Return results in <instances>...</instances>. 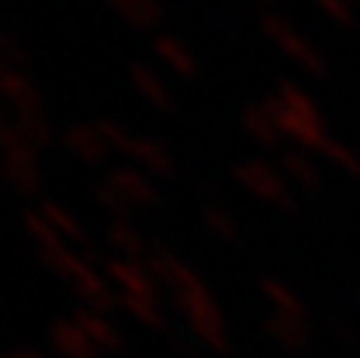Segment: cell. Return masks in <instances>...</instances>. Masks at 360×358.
<instances>
[{"mask_svg": "<svg viewBox=\"0 0 360 358\" xmlns=\"http://www.w3.org/2000/svg\"><path fill=\"white\" fill-rule=\"evenodd\" d=\"M152 48H155V54L162 57L171 70H177L180 76H193V73H196V61H193V54L177 42V38L155 35V38H152Z\"/></svg>", "mask_w": 360, "mask_h": 358, "instance_id": "9", "label": "cell"}, {"mask_svg": "<svg viewBox=\"0 0 360 358\" xmlns=\"http://www.w3.org/2000/svg\"><path fill=\"white\" fill-rule=\"evenodd\" d=\"M259 25H262V32H266V35L272 38V42L278 44L288 57H294V61H297L304 70H310L313 76H323L326 73V61L316 54V48H313L307 38H300L281 16H275V13H262Z\"/></svg>", "mask_w": 360, "mask_h": 358, "instance_id": "2", "label": "cell"}, {"mask_svg": "<svg viewBox=\"0 0 360 358\" xmlns=\"http://www.w3.org/2000/svg\"><path fill=\"white\" fill-rule=\"evenodd\" d=\"M130 80H133V86L143 92V99L146 101H152L155 108H168L171 105V99H168V89H165V82L155 76V70H149L146 63H130Z\"/></svg>", "mask_w": 360, "mask_h": 358, "instance_id": "11", "label": "cell"}, {"mask_svg": "<svg viewBox=\"0 0 360 358\" xmlns=\"http://www.w3.org/2000/svg\"><path fill=\"white\" fill-rule=\"evenodd\" d=\"M278 99L285 101L291 111L304 114V118H313V121H323V114H319V108L313 105V99L304 92V89H297L291 80H281L278 82Z\"/></svg>", "mask_w": 360, "mask_h": 358, "instance_id": "14", "label": "cell"}, {"mask_svg": "<svg viewBox=\"0 0 360 358\" xmlns=\"http://www.w3.org/2000/svg\"><path fill=\"white\" fill-rule=\"evenodd\" d=\"M108 181L120 190L130 203H158V190L146 181L139 171H127V168H111Z\"/></svg>", "mask_w": 360, "mask_h": 358, "instance_id": "6", "label": "cell"}, {"mask_svg": "<svg viewBox=\"0 0 360 358\" xmlns=\"http://www.w3.org/2000/svg\"><path fill=\"white\" fill-rule=\"evenodd\" d=\"M63 146H67L73 156H79L82 162L89 165H98L108 159V143L101 140V133L95 130L92 124H73L63 130Z\"/></svg>", "mask_w": 360, "mask_h": 358, "instance_id": "4", "label": "cell"}, {"mask_svg": "<svg viewBox=\"0 0 360 358\" xmlns=\"http://www.w3.org/2000/svg\"><path fill=\"white\" fill-rule=\"evenodd\" d=\"M117 16H124L127 23L139 25V29H152V25L162 19V6L158 0H108Z\"/></svg>", "mask_w": 360, "mask_h": 358, "instance_id": "8", "label": "cell"}, {"mask_svg": "<svg viewBox=\"0 0 360 358\" xmlns=\"http://www.w3.org/2000/svg\"><path fill=\"white\" fill-rule=\"evenodd\" d=\"M0 51H4V67H13V70H19L29 57H25V51H19V44L13 42L10 35H4L0 38Z\"/></svg>", "mask_w": 360, "mask_h": 358, "instance_id": "24", "label": "cell"}, {"mask_svg": "<svg viewBox=\"0 0 360 358\" xmlns=\"http://www.w3.org/2000/svg\"><path fill=\"white\" fill-rule=\"evenodd\" d=\"M10 124L16 127L35 149H44V146H51V140H54V130H51V124L41 118V111H13Z\"/></svg>", "mask_w": 360, "mask_h": 358, "instance_id": "10", "label": "cell"}, {"mask_svg": "<svg viewBox=\"0 0 360 358\" xmlns=\"http://www.w3.org/2000/svg\"><path fill=\"white\" fill-rule=\"evenodd\" d=\"M4 171L10 178V184H16L19 194L35 197L38 194V171H35V159H13L4 156Z\"/></svg>", "mask_w": 360, "mask_h": 358, "instance_id": "12", "label": "cell"}, {"mask_svg": "<svg viewBox=\"0 0 360 358\" xmlns=\"http://www.w3.org/2000/svg\"><path fill=\"white\" fill-rule=\"evenodd\" d=\"M108 238L127 254H143V241H139V235L133 232L130 219H111L108 222Z\"/></svg>", "mask_w": 360, "mask_h": 358, "instance_id": "18", "label": "cell"}, {"mask_svg": "<svg viewBox=\"0 0 360 358\" xmlns=\"http://www.w3.org/2000/svg\"><path fill=\"white\" fill-rule=\"evenodd\" d=\"M202 219L209 222V226L215 228L218 235H224V238H234V219H231L228 213H221V209L209 206V209H202Z\"/></svg>", "mask_w": 360, "mask_h": 358, "instance_id": "23", "label": "cell"}, {"mask_svg": "<svg viewBox=\"0 0 360 358\" xmlns=\"http://www.w3.org/2000/svg\"><path fill=\"white\" fill-rule=\"evenodd\" d=\"M316 152H323V156L335 159V162L342 165L345 171H351V175H360V156H357L354 149H348V146H342V143H335V140L326 137V140H323V146H319Z\"/></svg>", "mask_w": 360, "mask_h": 358, "instance_id": "20", "label": "cell"}, {"mask_svg": "<svg viewBox=\"0 0 360 358\" xmlns=\"http://www.w3.org/2000/svg\"><path fill=\"white\" fill-rule=\"evenodd\" d=\"M95 130L101 133V140H105L108 146H114V149H120V152H130V146H133V137H127V130H120L114 121H95Z\"/></svg>", "mask_w": 360, "mask_h": 358, "instance_id": "21", "label": "cell"}, {"mask_svg": "<svg viewBox=\"0 0 360 358\" xmlns=\"http://www.w3.org/2000/svg\"><path fill=\"white\" fill-rule=\"evenodd\" d=\"M345 4H348V6H354V0H345Z\"/></svg>", "mask_w": 360, "mask_h": 358, "instance_id": "26", "label": "cell"}, {"mask_svg": "<svg viewBox=\"0 0 360 358\" xmlns=\"http://www.w3.org/2000/svg\"><path fill=\"white\" fill-rule=\"evenodd\" d=\"M278 159H281V168H285L288 175L294 178V181L304 184V187H316V184H319L316 168H313V165L307 162V159L300 156L297 149H281V152H278Z\"/></svg>", "mask_w": 360, "mask_h": 358, "instance_id": "15", "label": "cell"}, {"mask_svg": "<svg viewBox=\"0 0 360 358\" xmlns=\"http://www.w3.org/2000/svg\"><path fill=\"white\" fill-rule=\"evenodd\" d=\"M0 146H4V156H13V159H35V152H38L10 121H6L4 130H0Z\"/></svg>", "mask_w": 360, "mask_h": 358, "instance_id": "19", "label": "cell"}, {"mask_svg": "<svg viewBox=\"0 0 360 358\" xmlns=\"http://www.w3.org/2000/svg\"><path fill=\"white\" fill-rule=\"evenodd\" d=\"M259 108L275 121L278 133H285V137H291V140H297V143L310 146V149H319V146H323V140H326V121H313V118H304V114L291 111V108H288L285 101L278 99V92L266 95Z\"/></svg>", "mask_w": 360, "mask_h": 358, "instance_id": "1", "label": "cell"}, {"mask_svg": "<svg viewBox=\"0 0 360 358\" xmlns=\"http://www.w3.org/2000/svg\"><path fill=\"white\" fill-rule=\"evenodd\" d=\"M22 222L44 241V245H57V241H54V226H51V222L44 219L38 209H22Z\"/></svg>", "mask_w": 360, "mask_h": 358, "instance_id": "22", "label": "cell"}, {"mask_svg": "<svg viewBox=\"0 0 360 358\" xmlns=\"http://www.w3.org/2000/svg\"><path fill=\"white\" fill-rule=\"evenodd\" d=\"M0 92L13 101V108H16V111H38V105H41L38 89L25 80L22 70H13V67L0 70Z\"/></svg>", "mask_w": 360, "mask_h": 358, "instance_id": "5", "label": "cell"}, {"mask_svg": "<svg viewBox=\"0 0 360 358\" xmlns=\"http://www.w3.org/2000/svg\"><path fill=\"white\" fill-rule=\"evenodd\" d=\"M130 156H136L139 162L146 165V168L158 171V175H171V168H174L171 156H168V152H165L158 143H152V140H133Z\"/></svg>", "mask_w": 360, "mask_h": 358, "instance_id": "13", "label": "cell"}, {"mask_svg": "<svg viewBox=\"0 0 360 358\" xmlns=\"http://www.w3.org/2000/svg\"><path fill=\"white\" fill-rule=\"evenodd\" d=\"M231 171H234L237 181H240L247 190H253L256 197H262V200L275 203V206H281V209L294 206V200H291V194H288L281 175L269 162H256V159H250V162H237Z\"/></svg>", "mask_w": 360, "mask_h": 358, "instance_id": "3", "label": "cell"}, {"mask_svg": "<svg viewBox=\"0 0 360 358\" xmlns=\"http://www.w3.org/2000/svg\"><path fill=\"white\" fill-rule=\"evenodd\" d=\"M38 213H41L44 219H48L51 226L57 228V232L70 235V238H76V241H86V235H82L79 222H76L73 216H70V213H67V209H63V206H57L54 200H41V206H38Z\"/></svg>", "mask_w": 360, "mask_h": 358, "instance_id": "16", "label": "cell"}, {"mask_svg": "<svg viewBox=\"0 0 360 358\" xmlns=\"http://www.w3.org/2000/svg\"><path fill=\"white\" fill-rule=\"evenodd\" d=\"M319 6H323L326 13H329L335 23H342V25H351L354 23V13H351V6L345 4V0H316Z\"/></svg>", "mask_w": 360, "mask_h": 358, "instance_id": "25", "label": "cell"}, {"mask_svg": "<svg viewBox=\"0 0 360 358\" xmlns=\"http://www.w3.org/2000/svg\"><path fill=\"white\" fill-rule=\"evenodd\" d=\"M92 197L101 203V206H108V209H111V213H114V219H130V206H133V203L127 200V197L120 194V190L114 187L111 181H101V184H95V187H92Z\"/></svg>", "mask_w": 360, "mask_h": 358, "instance_id": "17", "label": "cell"}, {"mask_svg": "<svg viewBox=\"0 0 360 358\" xmlns=\"http://www.w3.org/2000/svg\"><path fill=\"white\" fill-rule=\"evenodd\" d=\"M240 121H243V130H247L259 146H266V149H278V137H281V133H278V127H275V121L269 118L259 105H247V108H243Z\"/></svg>", "mask_w": 360, "mask_h": 358, "instance_id": "7", "label": "cell"}]
</instances>
